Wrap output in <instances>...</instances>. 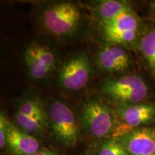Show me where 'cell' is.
<instances>
[{
	"label": "cell",
	"mask_w": 155,
	"mask_h": 155,
	"mask_svg": "<svg viewBox=\"0 0 155 155\" xmlns=\"http://www.w3.org/2000/svg\"><path fill=\"white\" fill-rule=\"evenodd\" d=\"M145 22L146 21L132 9L122 13L109 22L96 26L103 43L114 45L128 50H136Z\"/></svg>",
	"instance_id": "obj_4"
},
{
	"label": "cell",
	"mask_w": 155,
	"mask_h": 155,
	"mask_svg": "<svg viewBox=\"0 0 155 155\" xmlns=\"http://www.w3.org/2000/svg\"><path fill=\"white\" fill-rule=\"evenodd\" d=\"M32 155H58V154L55 152H53V151H51L49 150H39L38 152L35 153V154Z\"/></svg>",
	"instance_id": "obj_20"
},
{
	"label": "cell",
	"mask_w": 155,
	"mask_h": 155,
	"mask_svg": "<svg viewBox=\"0 0 155 155\" xmlns=\"http://www.w3.org/2000/svg\"><path fill=\"white\" fill-rule=\"evenodd\" d=\"M98 95L112 106L151 101V88L139 73L129 72L106 77L98 84Z\"/></svg>",
	"instance_id": "obj_2"
},
{
	"label": "cell",
	"mask_w": 155,
	"mask_h": 155,
	"mask_svg": "<svg viewBox=\"0 0 155 155\" xmlns=\"http://www.w3.org/2000/svg\"><path fill=\"white\" fill-rule=\"evenodd\" d=\"M92 60L96 71L106 77L129 73L132 68L129 50L114 45L103 43L97 48Z\"/></svg>",
	"instance_id": "obj_7"
},
{
	"label": "cell",
	"mask_w": 155,
	"mask_h": 155,
	"mask_svg": "<svg viewBox=\"0 0 155 155\" xmlns=\"http://www.w3.org/2000/svg\"><path fill=\"white\" fill-rule=\"evenodd\" d=\"M35 22L43 34L59 40H69L80 33L84 25V16L80 7L71 2H48L37 8Z\"/></svg>",
	"instance_id": "obj_1"
},
{
	"label": "cell",
	"mask_w": 155,
	"mask_h": 155,
	"mask_svg": "<svg viewBox=\"0 0 155 155\" xmlns=\"http://www.w3.org/2000/svg\"><path fill=\"white\" fill-rule=\"evenodd\" d=\"M88 9L96 25L109 22L122 13L134 9L130 2L124 0L96 1Z\"/></svg>",
	"instance_id": "obj_11"
},
{
	"label": "cell",
	"mask_w": 155,
	"mask_h": 155,
	"mask_svg": "<svg viewBox=\"0 0 155 155\" xmlns=\"http://www.w3.org/2000/svg\"><path fill=\"white\" fill-rule=\"evenodd\" d=\"M15 120L17 127L28 134L38 137H42L49 129V123L36 118L28 117L22 114L15 113Z\"/></svg>",
	"instance_id": "obj_15"
},
{
	"label": "cell",
	"mask_w": 155,
	"mask_h": 155,
	"mask_svg": "<svg viewBox=\"0 0 155 155\" xmlns=\"http://www.w3.org/2000/svg\"><path fill=\"white\" fill-rule=\"evenodd\" d=\"M9 120L6 118L2 112L0 115V147L4 149L6 147V137H7V124Z\"/></svg>",
	"instance_id": "obj_18"
},
{
	"label": "cell",
	"mask_w": 155,
	"mask_h": 155,
	"mask_svg": "<svg viewBox=\"0 0 155 155\" xmlns=\"http://www.w3.org/2000/svg\"><path fill=\"white\" fill-rule=\"evenodd\" d=\"M91 155H129L124 147L115 137L100 139L93 147Z\"/></svg>",
	"instance_id": "obj_16"
},
{
	"label": "cell",
	"mask_w": 155,
	"mask_h": 155,
	"mask_svg": "<svg viewBox=\"0 0 155 155\" xmlns=\"http://www.w3.org/2000/svg\"><path fill=\"white\" fill-rule=\"evenodd\" d=\"M76 113L81 127L89 136L98 139L116 137L119 124L115 110L99 95L83 100Z\"/></svg>",
	"instance_id": "obj_3"
},
{
	"label": "cell",
	"mask_w": 155,
	"mask_h": 155,
	"mask_svg": "<svg viewBox=\"0 0 155 155\" xmlns=\"http://www.w3.org/2000/svg\"><path fill=\"white\" fill-rule=\"evenodd\" d=\"M49 129L55 139L64 146L75 147L81 135V125L77 113L71 106L59 98L47 104Z\"/></svg>",
	"instance_id": "obj_5"
},
{
	"label": "cell",
	"mask_w": 155,
	"mask_h": 155,
	"mask_svg": "<svg viewBox=\"0 0 155 155\" xmlns=\"http://www.w3.org/2000/svg\"><path fill=\"white\" fill-rule=\"evenodd\" d=\"M40 147L37 137L28 134L8 121L5 148L12 155H32L40 150Z\"/></svg>",
	"instance_id": "obj_10"
},
{
	"label": "cell",
	"mask_w": 155,
	"mask_h": 155,
	"mask_svg": "<svg viewBox=\"0 0 155 155\" xmlns=\"http://www.w3.org/2000/svg\"><path fill=\"white\" fill-rule=\"evenodd\" d=\"M113 107L119 124L115 137L131 129L153 126L155 124V101H151Z\"/></svg>",
	"instance_id": "obj_8"
},
{
	"label": "cell",
	"mask_w": 155,
	"mask_h": 155,
	"mask_svg": "<svg viewBox=\"0 0 155 155\" xmlns=\"http://www.w3.org/2000/svg\"><path fill=\"white\" fill-rule=\"evenodd\" d=\"M24 60L28 75L32 80L42 81L51 76L52 73L47 68L42 66L32 55L25 53Z\"/></svg>",
	"instance_id": "obj_17"
},
{
	"label": "cell",
	"mask_w": 155,
	"mask_h": 155,
	"mask_svg": "<svg viewBox=\"0 0 155 155\" xmlns=\"http://www.w3.org/2000/svg\"><path fill=\"white\" fill-rule=\"evenodd\" d=\"M136 50L155 81V22L147 20Z\"/></svg>",
	"instance_id": "obj_12"
},
{
	"label": "cell",
	"mask_w": 155,
	"mask_h": 155,
	"mask_svg": "<svg viewBox=\"0 0 155 155\" xmlns=\"http://www.w3.org/2000/svg\"><path fill=\"white\" fill-rule=\"evenodd\" d=\"M25 53L32 55L40 65L52 73L57 72L61 65L56 50L45 42L32 41L26 47Z\"/></svg>",
	"instance_id": "obj_13"
},
{
	"label": "cell",
	"mask_w": 155,
	"mask_h": 155,
	"mask_svg": "<svg viewBox=\"0 0 155 155\" xmlns=\"http://www.w3.org/2000/svg\"><path fill=\"white\" fill-rule=\"evenodd\" d=\"M129 155L155 154V127L148 126L131 129L115 137Z\"/></svg>",
	"instance_id": "obj_9"
},
{
	"label": "cell",
	"mask_w": 155,
	"mask_h": 155,
	"mask_svg": "<svg viewBox=\"0 0 155 155\" xmlns=\"http://www.w3.org/2000/svg\"><path fill=\"white\" fill-rule=\"evenodd\" d=\"M96 71L93 60L85 52H77L61 63L58 70V85L66 92L84 90Z\"/></svg>",
	"instance_id": "obj_6"
},
{
	"label": "cell",
	"mask_w": 155,
	"mask_h": 155,
	"mask_svg": "<svg viewBox=\"0 0 155 155\" xmlns=\"http://www.w3.org/2000/svg\"><path fill=\"white\" fill-rule=\"evenodd\" d=\"M152 155H155V154H152Z\"/></svg>",
	"instance_id": "obj_21"
},
{
	"label": "cell",
	"mask_w": 155,
	"mask_h": 155,
	"mask_svg": "<svg viewBox=\"0 0 155 155\" xmlns=\"http://www.w3.org/2000/svg\"><path fill=\"white\" fill-rule=\"evenodd\" d=\"M150 13L151 16V20L155 22V0L151 1L150 2Z\"/></svg>",
	"instance_id": "obj_19"
},
{
	"label": "cell",
	"mask_w": 155,
	"mask_h": 155,
	"mask_svg": "<svg viewBox=\"0 0 155 155\" xmlns=\"http://www.w3.org/2000/svg\"><path fill=\"white\" fill-rule=\"evenodd\" d=\"M15 112L48 122L47 104L39 95L33 93L23 95L17 101Z\"/></svg>",
	"instance_id": "obj_14"
}]
</instances>
